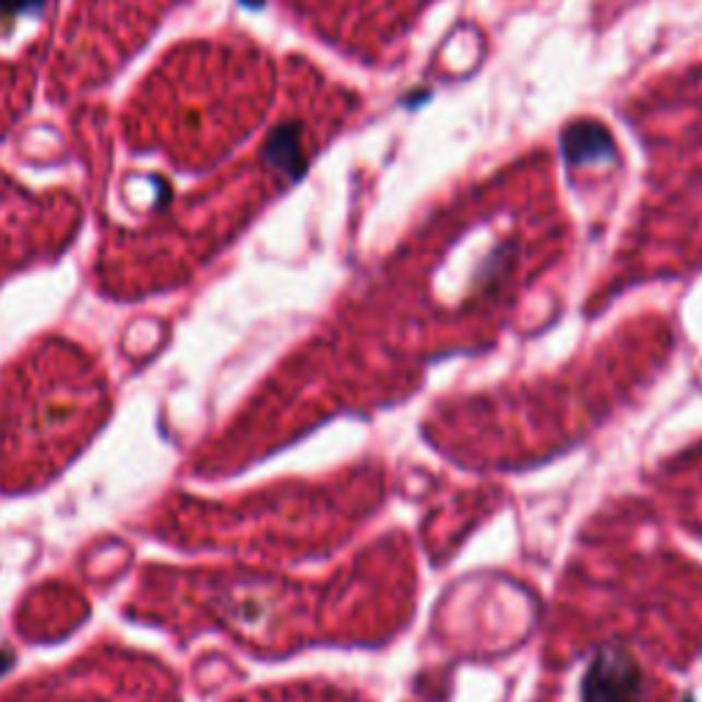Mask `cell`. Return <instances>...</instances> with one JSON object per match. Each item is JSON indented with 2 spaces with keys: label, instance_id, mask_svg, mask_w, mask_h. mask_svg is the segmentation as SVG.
I'll return each instance as SVG.
<instances>
[{
  "label": "cell",
  "instance_id": "1",
  "mask_svg": "<svg viewBox=\"0 0 702 702\" xmlns=\"http://www.w3.org/2000/svg\"><path fill=\"white\" fill-rule=\"evenodd\" d=\"M584 702H642V675L629 656L604 651L582 683Z\"/></svg>",
  "mask_w": 702,
  "mask_h": 702
}]
</instances>
